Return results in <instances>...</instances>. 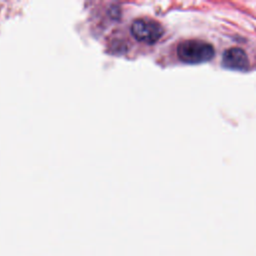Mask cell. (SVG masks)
<instances>
[{
	"label": "cell",
	"instance_id": "obj_1",
	"mask_svg": "<svg viewBox=\"0 0 256 256\" xmlns=\"http://www.w3.org/2000/svg\"><path fill=\"white\" fill-rule=\"evenodd\" d=\"M177 55L182 62L198 64L209 61L214 56L213 46L201 40H185L177 47Z\"/></svg>",
	"mask_w": 256,
	"mask_h": 256
},
{
	"label": "cell",
	"instance_id": "obj_3",
	"mask_svg": "<svg viewBox=\"0 0 256 256\" xmlns=\"http://www.w3.org/2000/svg\"><path fill=\"white\" fill-rule=\"evenodd\" d=\"M223 65L233 70H246L249 65V60L245 51L241 48H229L223 53Z\"/></svg>",
	"mask_w": 256,
	"mask_h": 256
},
{
	"label": "cell",
	"instance_id": "obj_2",
	"mask_svg": "<svg viewBox=\"0 0 256 256\" xmlns=\"http://www.w3.org/2000/svg\"><path fill=\"white\" fill-rule=\"evenodd\" d=\"M131 33L135 39L148 44L155 43L164 34L162 25L154 19L140 17L131 24Z\"/></svg>",
	"mask_w": 256,
	"mask_h": 256
}]
</instances>
